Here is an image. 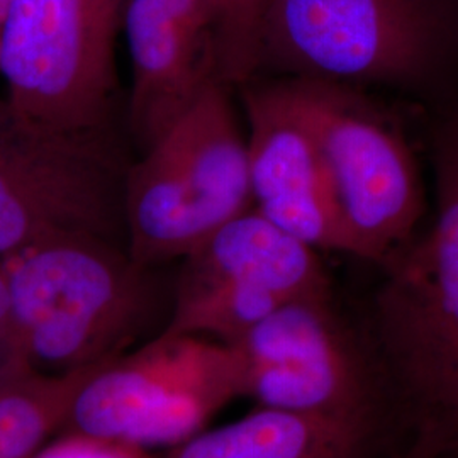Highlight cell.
Listing matches in <instances>:
<instances>
[{"label":"cell","instance_id":"d6986e66","mask_svg":"<svg viewBox=\"0 0 458 458\" xmlns=\"http://www.w3.org/2000/svg\"><path fill=\"white\" fill-rule=\"evenodd\" d=\"M9 4H11V0H0V30H2V26H4L5 17H7Z\"/></svg>","mask_w":458,"mask_h":458},{"label":"cell","instance_id":"5bb4252c","mask_svg":"<svg viewBox=\"0 0 458 458\" xmlns=\"http://www.w3.org/2000/svg\"><path fill=\"white\" fill-rule=\"evenodd\" d=\"M96 369L51 376L4 357L0 361V458H33L45 443L60 435L75 394Z\"/></svg>","mask_w":458,"mask_h":458},{"label":"cell","instance_id":"4fadbf2b","mask_svg":"<svg viewBox=\"0 0 458 458\" xmlns=\"http://www.w3.org/2000/svg\"><path fill=\"white\" fill-rule=\"evenodd\" d=\"M391 438L372 426L255 408L206 428L165 458H377Z\"/></svg>","mask_w":458,"mask_h":458},{"label":"cell","instance_id":"8fae6325","mask_svg":"<svg viewBox=\"0 0 458 458\" xmlns=\"http://www.w3.org/2000/svg\"><path fill=\"white\" fill-rule=\"evenodd\" d=\"M123 33L131 64L128 130L145 151L219 82L213 28L204 0H126Z\"/></svg>","mask_w":458,"mask_h":458},{"label":"cell","instance_id":"6da1fadb","mask_svg":"<svg viewBox=\"0 0 458 458\" xmlns=\"http://www.w3.org/2000/svg\"><path fill=\"white\" fill-rule=\"evenodd\" d=\"M437 213L386 260L367 340L406 443L458 458V90L433 106Z\"/></svg>","mask_w":458,"mask_h":458},{"label":"cell","instance_id":"8992f818","mask_svg":"<svg viewBox=\"0 0 458 458\" xmlns=\"http://www.w3.org/2000/svg\"><path fill=\"white\" fill-rule=\"evenodd\" d=\"M229 346L255 408L397 431L367 335L338 312L333 294L294 299Z\"/></svg>","mask_w":458,"mask_h":458},{"label":"cell","instance_id":"2e32d148","mask_svg":"<svg viewBox=\"0 0 458 458\" xmlns=\"http://www.w3.org/2000/svg\"><path fill=\"white\" fill-rule=\"evenodd\" d=\"M33 458H165L128 443L98 438L83 433H60L45 443Z\"/></svg>","mask_w":458,"mask_h":458},{"label":"cell","instance_id":"e0dca14e","mask_svg":"<svg viewBox=\"0 0 458 458\" xmlns=\"http://www.w3.org/2000/svg\"><path fill=\"white\" fill-rule=\"evenodd\" d=\"M395 458H438L431 448H428L423 443H406Z\"/></svg>","mask_w":458,"mask_h":458},{"label":"cell","instance_id":"3957f363","mask_svg":"<svg viewBox=\"0 0 458 458\" xmlns=\"http://www.w3.org/2000/svg\"><path fill=\"white\" fill-rule=\"evenodd\" d=\"M262 68L389 85L433 106L458 90V0H277Z\"/></svg>","mask_w":458,"mask_h":458},{"label":"cell","instance_id":"52a82bcc","mask_svg":"<svg viewBox=\"0 0 458 458\" xmlns=\"http://www.w3.org/2000/svg\"><path fill=\"white\" fill-rule=\"evenodd\" d=\"M293 81L316 132L350 255L382 263L418 233L426 211L404 130L360 87Z\"/></svg>","mask_w":458,"mask_h":458},{"label":"cell","instance_id":"30bf717a","mask_svg":"<svg viewBox=\"0 0 458 458\" xmlns=\"http://www.w3.org/2000/svg\"><path fill=\"white\" fill-rule=\"evenodd\" d=\"M242 87L253 208L318 251L350 255L316 132L294 81Z\"/></svg>","mask_w":458,"mask_h":458},{"label":"cell","instance_id":"7c38bea8","mask_svg":"<svg viewBox=\"0 0 458 458\" xmlns=\"http://www.w3.org/2000/svg\"><path fill=\"white\" fill-rule=\"evenodd\" d=\"M153 145L172 166L204 240L253 208L248 140L225 83H211Z\"/></svg>","mask_w":458,"mask_h":458},{"label":"cell","instance_id":"ac0fdd59","mask_svg":"<svg viewBox=\"0 0 458 458\" xmlns=\"http://www.w3.org/2000/svg\"><path fill=\"white\" fill-rule=\"evenodd\" d=\"M5 321H7V285H5V277L0 263V338L4 336Z\"/></svg>","mask_w":458,"mask_h":458},{"label":"cell","instance_id":"9a60e30c","mask_svg":"<svg viewBox=\"0 0 458 458\" xmlns=\"http://www.w3.org/2000/svg\"><path fill=\"white\" fill-rule=\"evenodd\" d=\"M213 28L217 79L245 85L262 70L263 38L277 0H204Z\"/></svg>","mask_w":458,"mask_h":458},{"label":"cell","instance_id":"7a4b0ae2","mask_svg":"<svg viewBox=\"0 0 458 458\" xmlns=\"http://www.w3.org/2000/svg\"><path fill=\"white\" fill-rule=\"evenodd\" d=\"M7 285L5 359L64 376L106 365L158 333L157 268L126 245L62 234L0 260Z\"/></svg>","mask_w":458,"mask_h":458},{"label":"cell","instance_id":"9c48e42d","mask_svg":"<svg viewBox=\"0 0 458 458\" xmlns=\"http://www.w3.org/2000/svg\"><path fill=\"white\" fill-rule=\"evenodd\" d=\"M327 294L331 280L318 250L251 208L182 260L165 329L229 344L280 306Z\"/></svg>","mask_w":458,"mask_h":458},{"label":"cell","instance_id":"5b68a950","mask_svg":"<svg viewBox=\"0 0 458 458\" xmlns=\"http://www.w3.org/2000/svg\"><path fill=\"white\" fill-rule=\"evenodd\" d=\"M240 397V365L229 344L164 329L83 380L62 433L170 450Z\"/></svg>","mask_w":458,"mask_h":458},{"label":"cell","instance_id":"ffe728a7","mask_svg":"<svg viewBox=\"0 0 458 458\" xmlns=\"http://www.w3.org/2000/svg\"><path fill=\"white\" fill-rule=\"evenodd\" d=\"M0 65H2V41H0Z\"/></svg>","mask_w":458,"mask_h":458},{"label":"cell","instance_id":"277c9868","mask_svg":"<svg viewBox=\"0 0 458 458\" xmlns=\"http://www.w3.org/2000/svg\"><path fill=\"white\" fill-rule=\"evenodd\" d=\"M130 164L115 130L55 128L0 98V260L62 234L126 245Z\"/></svg>","mask_w":458,"mask_h":458},{"label":"cell","instance_id":"ba28073f","mask_svg":"<svg viewBox=\"0 0 458 458\" xmlns=\"http://www.w3.org/2000/svg\"><path fill=\"white\" fill-rule=\"evenodd\" d=\"M126 0H11L0 77L16 106L49 126L114 130L115 43Z\"/></svg>","mask_w":458,"mask_h":458}]
</instances>
